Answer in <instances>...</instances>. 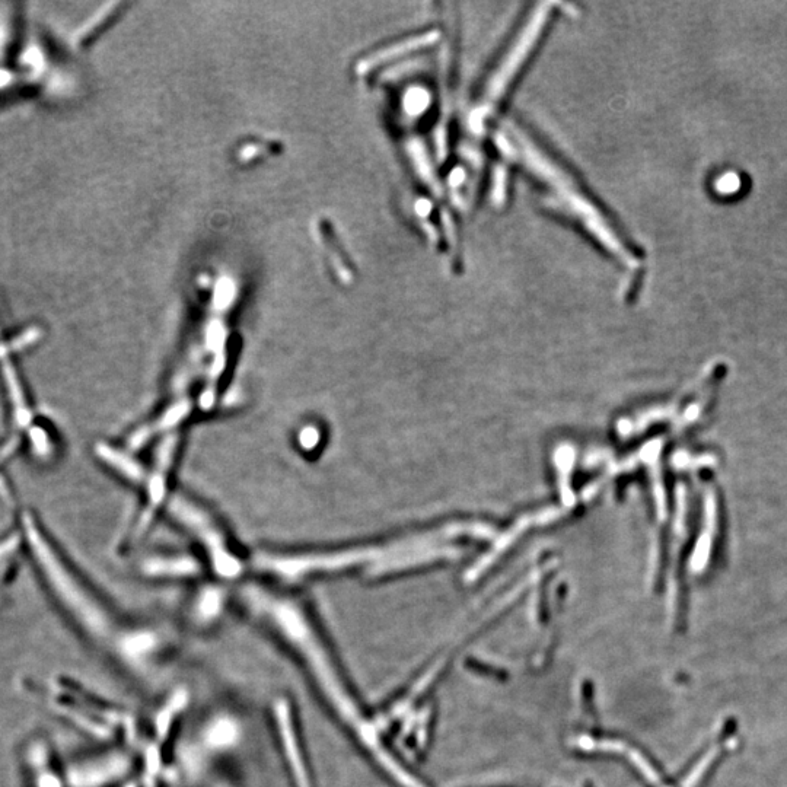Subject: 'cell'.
Returning <instances> with one entry per match:
<instances>
[{
  "instance_id": "3957f363",
  "label": "cell",
  "mask_w": 787,
  "mask_h": 787,
  "mask_svg": "<svg viewBox=\"0 0 787 787\" xmlns=\"http://www.w3.org/2000/svg\"><path fill=\"white\" fill-rule=\"evenodd\" d=\"M550 6V3L537 6V9L532 12L531 17L519 31L518 37L512 41L508 52L497 63L495 72L487 79V84L484 85L483 92L471 111V132L480 133L483 130L486 120L505 97L506 89L509 88L519 70L527 62L528 56L537 46L541 33L546 28L548 18H550Z\"/></svg>"
},
{
  "instance_id": "7a4b0ae2",
  "label": "cell",
  "mask_w": 787,
  "mask_h": 787,
  "mask_svg": "<svg viewBox=\"0 0 787 787\" xmlns=\"http://www.w3.org/2000/svg\"><path fill=\"white\" fill-rule=\"evenodd\" d=\"M496 145L503 155L521 162L535 178L546 184L557 205L562 206L570 216L579 221L605 250L610 251L624 264L636 263V258L627 248L626 242L621 240L616 229L608 223V219L599 212L598 207L579 189L573 178L546 152L541 151L521 129L514 124H506L497 133Z\"/></svg>"
},
{
  "instance_id": "8992f818",
  "label": "cell",
  "mask_w": 787,
  "mask_h": 787,
  "mask_svg": "<svg viewBox=\"0 0 787 787\" xmlns=\"http://www.w3.org/2000/svg\"><path fill=\"white\" fill-rule=\"evenodd\" d=\"M132 766L133 760L129 754L113 751L75 769L72 782L76 787H105L124 779Z\"/></svg>"
},
{
  "instance_id": "9c48e42d",
  "label": "cell",
  "mask_w": 787,
  "mask_h": 787,
  "mask_svg": "<svg viewBox=\"0 0 787 787\" xmlns=\"http://www.w3.org/2000/svg\"><path fill=\"white\" fill-rule=\"evenodd\" d=\"M31 342H33V336H25L22 337V339H18L17 342L3 344V346H0V358H3L6 353L11 352L9 349H19V347L27 346V344H30Z\"/></svg>"
},
{
  "instance_id": "277c9868",
  "label": "cell",
  "mask_w": 787,
  "mask_h": 787,
  "mask_svg": "<svg viewBox=\"0 0 787 787\" xmlns=\"http://www.w3.org/2000/svg\"><path fill=\"white\" fill-rule=\"evenodd\" d=\"M167 511L177 524L190 532L197 543L206 551L213 572L223 579H234L241 575L242 560L232 550L228 537L221 525L205 508L184 495H172L167 499Z\"/></svg>"
},
{
  "instance_id": "6da1fadb",
  "label": "cell",
  "mask_w": 787,
  "mask_h": 787,
  "mask_svg": "<svg viewBox=\"0 0 787 787\" xmlns=\"http://www.w3.org/2000/svg\"><path fill=\"white\" fill-rule=\"evenodd\" d=\"M24 524L38 562L73 617L89 636L120 659L121 664L136 674L142 671L158 651L161 634L148 627H129L121 623L62 562L43 532L38 530L34 519L25 516Z\"/></svg>"
},
{
  "instance_id": "52a82bcc",
  "label": "cell",
  "mask_w": 787,
  "mask_h": 787,
  "mask_svg": "<svg viewBox=\"0 0 787 787\" xmlns=\"http://www.w3.org/2000/svg\"><path fill=\"white\" fill-rule=\"evenodd\" d=\"M28 760H31L37 787H66L63 785L62 777L57 773L49 750L43 742H35L31 745Z\"/></svg>"
},
{
  "instance_id": "ba28073f",
  "label": "cell",
  "mask_w": 787,
  "mask_h": 787,
  "mask_svg": "<svg viewBox=\"0 0 787 787\" xmlns=\"http://www.w3.org/2000/svg\"><path fill=\"white\" fill-rule=\"evenodd\" d=\"M143 570L152 576H170V578H189L200 573V567L190 557H155L148 560Z\"/></svg>"
},
{
  "instance_id": "5b68a950",
  "label": "cell",
  "mask_w": 787,
  "mask_h": 787,
  "mask_svg": "<svg viewBox=\"0 0 787 787\" xmlns=\"http://www.w3.org/2000/svg\"><path fill=\"white\" fill-rule=\"evenodd\" d=\"M273 723H276L280 750L288 767L293 787H315L305 750L301 728L296 722V712L288 697H280L273 706Z\"/></svg>"
}]
</instances>
